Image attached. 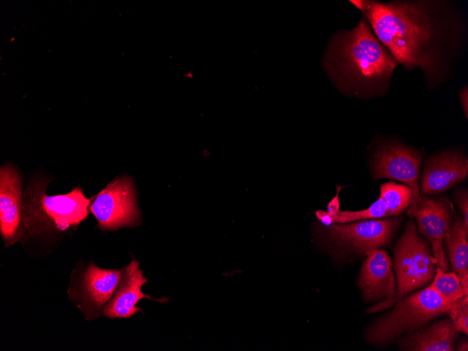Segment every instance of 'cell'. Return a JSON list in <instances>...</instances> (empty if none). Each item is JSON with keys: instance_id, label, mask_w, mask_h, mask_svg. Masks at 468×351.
Wrapping results in <instances>:
<instances>
[{"instance_id": "cell-4", "label": "cell", "mask_w": 468, "mask_h": 351, "mask_svg": "<svg viewBox=\"0 0 468 351\" xmlns=\"http://www.w3.org/2000/svg\"><path fill=\"white\" fill-rule=\"evenodd\" d=\"M454 303L446 301L428 286L398 301L391 311L368 327L366 338L373 345H387L403 333L422 328L432 319L448 314Z\"/></svg>"}, {"instance_id": "cell-3", "label": "cell", "mask_w": 468, "mask_h": 351, "mask_svg": "<svg viewBox=\"0 0 468 351\" xmlns=\"http://www.w3.org/2000/svg\"><path fill=\"white\" fill-rule=\"evenodd\" d=\"M49 182L35 177L26 185L19 241L76 229L87 218L93 198H87L79 186L66 194L48 195L46 187Z\"/></svg>"}, {"instance_id": "cell-19", "label": "cell", "mask_w": 468, "mask_h": 351, "mask_svg": "<svg viewBox=\"0 0 468 351\" xmlns=\"http://www.w3.org/2000/svg\"><path fill=\"white\" fill-rule=\"evenodd\" d=\"M446 301L454 303L464 296L460 284V277L454 272H446L436 265V272L429 285Z\"/></svg>"}, {"instance_id": "cell-18", "label": "cell", "mask_w": 468, "mask_h": 351, "mask_svg": "<svg viewBox=\"0 0 468 351\" xmlns=\"http://www.w3.org/2000/svg\"><path fill=\"white\" fill-rule=\"evenodd\" d=\"M411 196V191L406 185L389 181L380 186L379 198L385 201L390 216L399 215L408 207Z\"/></svg>"}, {"instance_id": "cell-8", "label": "cell", "mask_w": 468, "mask_h": 351, "mask_svg": "<svg viewBox=\"0 0 468 351\" xmlns=\"http://www.w3.org/2000/svg\"><path fill=\"white\" fill-rule=\"evenodd\" d=\"M401 219H374L323 228L325 238L338 253L366 254L390 242Z\"/></svg>"}, {"instance_id": "cell-24", "label": "cell", "mask_w": 468, "mask_h": 351, "mask_svg": "<svg viewBox=\"0 0 468 351\" xmlns=\"http://www.w3.org/2000/svg\"><path fill=\"white\" fill-rule=\"evenodd\" d=\"M456 350H457V351H462V350L467 351L468 350L467 340V339L461 340L459 342V343H458V345L456 347Z\"/></svg>"}, {"instance_id": "cell-25", "label": "cell", "mask_w": 468, "mask_h": 351, "mask_svg": "<svg viewBox=\"0 0 468 351\" xmlns=\"http://www.w3.org/2000/svg\"><path fill=\"white\" fill-rule=\"evenodd\" d=\"M184 76H185V77H188V78H193V74H192V72H191V71H188V73L184 75Z\"/></svg>"}, {"instance_id": "cell-5", "label": "cell", "mask_w": 468, "mask_h": 351, "mask_svg": "<svg viewBox=\"0 0 468 351\" xmlns=\"http://www.w3.org/2000/svg\"><path fill=\"white\" fill-rule=\"evenodd\" d=\"M397 291L394 296L366 310L375 313L387 309L411 291L422 287L434 277L436 262L429 245L419 235L416 226L410 220L399 240L394 252Z\"/></svg>"}, {"instance_id": "cell-16", "label": "cell", "mask_w": 468, "mask_h": 351, "mask_svg": "<svg viewBox=\"0 0 468 351\" xmlns=\"http://www.w3.org/2000/svg\"><path fill=\"white\" fill-rule=\"evenodd\" d=\"M443 243L453 272L460 277L468 275V228L463 218H455L444 235Z\"/></svg>"}, {"instance_id": "cell-22", "label": "cell", "mask_w": 468, "mask_h": 351, "mask_svg": "<svg viewBox=\"0 0 468 351\" xmlns=\"http://www.w3.org/2000/svg\"><path fill=\"white\" fill-rule=\"evenodd\" d=\"M460 99L464 115L467 118L468 114V90L467 87L462 88L459 92Z\"/></svg>"}, {"instance_id": "cell-11", "label": "cell", "mask_w": 468, "mask_h": 351, "mask_svg": "<svg viewBox=\"0 0 468 351\" xmlns=\"http://www.w3.org/2000/svg\"><path fill=\"white\" fill-rule=\"evenodd\" d=\"M18 171L8 164L0 169V235L5 247L19 241L23 192Z\"/></svg>"}, {"instance_id": "cell-20", "label": "cell", "mask_w": 468, "mask_h": 351, "mask_svg": "<svg viewBox=\"0 0 468 351\" xmlns=\"http://www.w3.org/2000/svg\"><path fill=\"white\" fill-rule=\"evenodd\" d=\"M463 296L457 301L448 315L458 332L468 333V299Z\"/></svg>"}, {"instance_id": "cell-17", "label": "cell", "mask_w": 468, "mask_h": 351, "mask_svg": "<svg viewBox=\"0 0 468 351\" xmlns=\"http://www.w3.org/2000/svg\"><path fill=\"white\" fill-rule=\"evenodd\" d=\"M317 219L322 224L328 226L332 223H345L355 221L380 219L389 216L385 201L379 198L369 207L359 211H338L334 214L318 210L316 212Z\"/></svg>"}, {"instance_id": "cell-13", "label": "cell", "mask_w": 468, "mask_h": 351, "mask_svg": "<svg viewBox=\"0 0 468 351\" xmlns=\"http://www.w3.org/2000/svg\"><path fill=\"white\" fill-rule=\"evenodd\" d=\"M366 255L357 281L364 300L392 299L396 294L397 282L390 256L380 249L371 250Z\"/></svg>"}, {"instance_id": "cell-10", "label": "cell", "mask_w": 468, "mask_h": 351, "mask_svg": "<svg viewBox=\"0 0 468 351\" xmlns=\"http://www.w3.org/2000/svg\"><path fill=\"white\" fill-rule=\"evenodd\" d=\"M413 216L419 231L431 244L436 265L448 272L450 268L443 249V237L453 222L450 203L443 198L420 196Z\"/></svg>"}, {"instance_id": "cell-14", "label": "cell", "mask_w": 468, "mask_h": 351, "mask_svg": "<svg viewBox=\"0 0 468 351\" xmlns=\"http://www.w3.org/2000/svg\"><path fill=\"white\" fill-rule=\"evenodd\" d=\"M468 160L462 152L446 151L432 157L421 177V192L429 195L447 191L465 179Z\"/></svg>"}, {"instance_id": "cell-12", "label": "cell", "mask_w": 468, "mask_h": 351, "mask_svg": "<svg viewBox=\"0 0 468 351\" xmlns=\"http://www.w3.org/2000/svg\"><path fill=\"white\" fill-rule=\"evenodd\" d=\"M149 280L144 277L139 263L132 257L130 263L123 268L122 277L113 295L104 307L102 315L109 318H129L138 312H143L137 303L142 298L165 303L167 298H153L144 294L142 287Z\"/></svg>"}, {"instance_id": "cell-15", "label": "cell", "mask_w": 468, "mask_h": 351, "mask_svg": "<svg viewBox=\"0 0 468 351\" xmlns=\"http://www.w3.org/2000/svg\"><path fill=\"white\" fill-rule=\"evenodd\" d=\"M457 333L451 319L447 318L410 332L398 344L401 350L452 351Z\"/></svg>"}, {"instance_id": "cell-7", "label": "cell", "mask_w": 468, "mask_h": 351, "mask_svg": "<svg viewBox=\"0 0 468 351\" xmlns=\"http://www.w3.org/2000/svg\"><path fill=\"white\" fill-rule=\"evenodd\" d=\"M88 209L97 220V228L102 230L138 226L141 213L132 179L127 176L115 178L94 196Z\"/></svg>"}, {"instance_id": "cell-2", "label": "cell", "mask_w": 468, "mask_h": 351, "mask_svg": "<svg viewBox=\"0 0 468 351\" xmlns=\"http://www.w3.org/2000/svg\"><path fill=\"white\" fill-rule=\"evenodd\" d=\"M323 60L326 74L339 90L360 98L386 92L397 65L364 18L354 29L331 39Z\"/></svg>"}, {"instance_id": "cell-23", "label": "cell", "mask_w": 468, "mask_h": 351, "mask_svg": "<svg viewBox=\"0 0 468 351\" xmlns=\"http://www.w3.org/2000/svg\"><path fill=\"white\" fill-rule=\"evenodd\" d=\"M327 212L329 214H334L339 211V201L338 199V194L333 200L329 203L327 207Z\"/></svg>"}, {"instance_id": "cell-6", "label": "cell", "mask_w": 468, "mask_h": 351, "mask_svg": "<svg viewBox=\"0 0 468 351\" xmlns=\"http://www.w3.org/2000/svg\"><path fill=\"white\" fill-rule=\"evenodd\" d=\"M123 269H105L90 261L76 266L70 274L68 298L81 312L84 319L92 321L102 310L116 290Z\"/></svg>"}, {"instance_id": "cell-21", "label": "cell", "mask_w": 468, "mask_h": 351, "mask_svg": "<svg viewBox=\"0 0 468 351\" xmlns=\"http://www.w3.org/2000/svg\"><path fill=\"white\" fill-rule=\"evenodd\" d=\"M465 188H457L455 192L456 203L463 216L464 225L468 228V195Z\"/></svg>"}, {"instance_id": "cell-1", "label": "cell", "mask_w": 468, "mask_h": 351, "mask_svg": "<svg viewBox=\"0 0 468 351\" xmlns=\"http://www.w3.org/2000/svg\"><path fill=\"white\" fill-rule=\"evenodd\" d=\"M350 2L362 11L397 64L419 67L429 82L439 80L448 49L462 32L458 20L444 13L441 1Z\"/></svg>"}, {"instance_id": "cell-9", "label": "cell", "mask_w": 468, "mask_h": 351, "mask_svg": "<svg viewBox=\"0 0 468 351\" xmlns=\"http://www.w3.org/2000/svg\"><path fill=\"white\" fill-rule=\"evenodd\" d=\"M422 156L416 150L400 143L380 146L374 153L371 167L376 179L390 178L401 181L411 191L408 214L413 216L420 199L418 177Z\"/></svg>"}]
</instances>
